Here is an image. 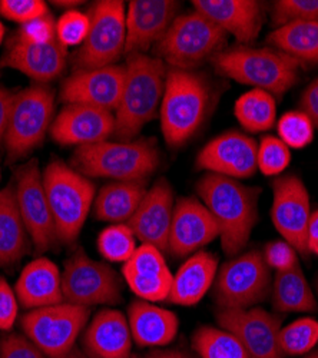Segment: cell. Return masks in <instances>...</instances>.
<instances>
[{
    "label": "cell",
    "mask_w": 318,
    "mask_h": 358,
    "mask_svg": "<svg viewBox=\"0 0 318 358\" xmlns=\"http://www.w3.org/2000/svg\"><path fill=\"white\" fill-rule=\"evenodd\" d=\"M196 192L218 225L224 252L240 255L258 221L259 189L233 178L205 173L196 184Z\"/></svg>",
    "instance_id": "6da1fadb"
},
{
    "label": "cell",
    "mask_w": 318,
    "mask_h": 358,
    "mask_svg": "<svg viewBox=\"0 0 318 358\" xmlns=\"http://www.w3.org/2000/svg\"><path fill=\"white\" fill-rule=\"evenodd\" d=\"M125 82L120 105L115 110L117 141H133L142 128L158 115L164 98L168 68L155 56H127Z\"/></svg>",
    "instance_id": "7a4b0ae2"
},
{
    "label": "cell",
    "mask_w": 318,
    "mask_h": 358,
    "mask_svg": "<svg viewBox=\"0 0 318 358\" xmlns=\"http://www.w3.org/2000/svg\"><path fill=\"white\" fill-rule=\"evenodd\" d=\"M211 62L215 71L238 83L282 95L298 82L301 62L275 48L237 46L219 50Z\"/></svg>",
    "instance_id": "3957f363"
},
{
    "label": "cell",
    "mask_w": 318,
    "mask_h": 358,
    "mask_svg": "<svg viewBox=\"0 0 318 358\" xmlns=\"http://www.w3.org/2000/svg\"><path fill=\"white\" fill-rule=\"evenodd\" d=\"M161 157L154 139L103 141L79 146L72 157L73 168L86 178L113 181H147L159 166Z\"/></svg>",
    "instance_id": "277c9868"
},
{
    "label": "cell",
    "mask_w": 318,
    "mask_h": 358,
    "mask_svg": "<svg viewBox=\"0 0 318 358\" xmlns=\"http://www.w3.org/2000/svg\"><path fill=\"white\" fill-rule=\"evenodd\" d=\"M210 98V86L201 75L168 69L159 119L164 139L169 146H181L196 134L205 119Z\"/></svg>",
    "instance_id": "5b68a950"
},
{
    "label": "cell",
    "mask_w": 318,
    "mask_h": 358,
    "mask_svg": "<svg viewBox=\"0 0 318 358\" xmlns=\"http://www.w3.org/2000/svg\"><path fill=\"white\" fill-rule=\"evenodd\" d=\"M42 178L57 238L64 244H72L80 235L95 202V185L62 161L48 164Z\"/></svg>",
    "instance_id": "8992f818"
},
{
    "label": "cell",
    "mask_w": 318,
    "mask_h": 358,
    "mask_svg": "<svg viewBox=\"0 0 318 358\" xmlns=\"http://www.w3.org/2000/svg\"><path fill=\"white\" fill-rule=\"evenodd\" d=\"M226 34L196 10L180 15L154 48L155 57L169 69L192 71L212 59L225 43Z\"/></svg>",
    "instance_id": "52a82bcc"
},
{
    "label": "cell",
    "mask_w": 318,
    "mask_h": 358,
    "mask_svg": "<svg viewBox=\"0 0 318 358\" xmlns=\"http://www.w3.org/2000/svg\"><path fill=\"white\" fill-rule=\"evenodd\" d=\"M271 288L270 266L263 252L254 250L233 257L218 268L212 292L218 308L247 310L264 303Z\"/></svg>",
    "instance_id": "ba28073f"
},
{
    "label": "cell",
    "mask_w": 318,
    "mask_h": 358,
    "mask_svg": "<svg viewBox=\"0 0 318 358\" xmlns=\"http://www.w3.org/2000/svg\"><path fill=\"white\" fill-rule=\"evenodd\" d=\"M55 119V92L35 83L15 94L5 135L10 159H19L36 149L50 131Z\"/></svg>",
    "instance_id": "9c48e42d"
},
{
    "label": "cell",
    "mask_w": 318,
    "mask_h": 358,
    "mask_svg": "<svg viewBox=\"0 0 318 358\" xmlns=\"http://www.w3.org/2000/svg\"><path fill=\"white\" fill-rule=\"evenodd\" d=\"M91 308L61 303L27 311L20 327L48 358H64L71 354L82 331L89 322Z\"/></svg>",
    "instance_id": "30bf717a"
},
{
    "label": "cell",
    "mask_w": 318,
    "mask_h": 358,
    "mask_svg": "<svg viewBox=\"0 0 318 358\" xmlns=\"http://www.w3.org/2000/svg\"><path fill=\"white\" fill-rule=\"evenodd\" d=\"M125 3L99 0L89 10L91 29L75 56L76 71H91L117 65L125 56Z\"/></svg>",
    "instance_id": "8fae6325"
},
{
    "label": "cell",
    "mask_w": 318,
    "mask_h": 358,
    "mask_svg": "<svg viewBox=\"0 0 318 358\" xmlns=\"http://www.w3.org/2000/svg\"><path fill=\"white\" fill-rule=\"evenodd\" d=\"M62 291L65 303L88 308L122 301V282L117 271L105 262L92 259L82 248L65 264Z\"/></svg>",
    "instance_id": "7c38bea8"
},
{
    "label": "cell",
    "mask_w": 318,
    "mask_h": 358,
    "mask_svg": "<svg viewBox=\"0 0 318 358\" xmlns=\"http://www.w3.org/2000/svg\"><path fill=\"white\" fill-rule=\"evenodd\" d=\"M16 201L31 243L38 252L49 251L57 241V232L46 198L43 178L36 159H31L16 173Z\"/></svg>",
    "instance_id": "4fadbf2b"
},
{
    "label": "cell",
    "mask_w": 318,
    "mask_h": 358,
    "mask_svg": "<svg viewBox=\"0 0 318 358\" xmlns=\"http://www.w3.org/2000/svg\"><path fill=\"white\" fill-rule=\"evenodd\" d=\"M311 217L310 194L301 178L288 173L281 175L273 182L271 221L285 243L300 255L308 257L307 229Z\"/></svg>",
    "instance_id": "5bb4252c"
},
{
    "label": "cell",
    "mask_w": 318,
    "mask_h": 358,
    "mask_svg": "<svg viewBox=\"0 0 318 358\" xmlns=\"http://www.w3.org/2000/svg\"><path fill=\"white\" fill-rule=\"evenodd\" d=\"M218 327L234 334L250 358H284L280 348L282 317L259 307L247 310L218 308Z\"/></svg>",
    "instance_id": "9a60e30c"
},
{
    "label": "cell",
    "mask_w": 318,
    "mask_h": 358,
    "mask_svg": "<svg viewBox=\"0 0 318 358\" xmlns=\"http://www.w3.org/2000/svg\"><path fill=\"white\" fill-rule=\"evenodd\" d=\"M256 152L258 143L251 136L238 131H228L201 149L195 166L208 173L240 181L255 175L258 169Z\"/></svg>",
    "instance_id": "2e32d148"
},
{
    "label": "cell",
    "mask_w": 318,
    "mask_h": 358,
    "mask_svg": "<svg viewBox=\"0 0 318 358\" xmlns=\"http://www.w3.org/2000/svg\"><path fill=\"white\" fill-rule=\"evenodd\" d=\"M181 2L175 0H132L125 13V56L147 53L162 41L180 16Z\"/></svg>",
    "instance_id": "e0dca14e"
},
{
    "label": "cell",
    "mask_w": 318,
    "mask_h": 358,
    "mask_svg": "<svg viewBox=\"0 0 318 358\" xmlns=\"http://www.w3.org/2000/svg\"><path fill=\"white\" fill-rule=\"evenodd\" d=\"M125 82V66L112 65L91 71H75L61 86L65 105H88L115 113Z\"/></svg>",
    "instance_id": "ac0fdd59"
},
{
    "label": "cell",
    "mask_w": 318,
    "mask_h": 358,
    "mask_svg": "<svg viewBox=\"0 0 318 358\" xmlns=\"http://www.w3.org/2000/svg\"><path fill=\"white\" fill-rule=\"evenodd\" d=\"M215 238H219V229L207 206L194 196L180 198L173 208L168 252L177 258L188 257Z\"/></svg>",
    "instance_id": "d6986e66"
},
{
    "label": "cell",
    "mask_w": 318,
    "mask_h": 358,
    "mask_svg": "<svg viewBox=\"0 0 318 358\" xmlns=\"http://www.w3.org/2000/svg\"><path fill=\"white\" fill-rule=\"evenodd\" d=\"M173 208L175 198L172 187L166 179H158L147 191L127 225L140 244H148L162 252H168Z\"/></svg>",
    "instance_id": "ffe728a7"
},
{
    "label": "cell",
    "mask_w": 318,
    "mask_h": 358,
    "mask_svg": "<svg viewBox=\"0 0 318 358\" xmlns=\"http://www.w3.org/2000/svg\"><path fill=\"white\" fill-rule=\"evenodd\" d=\"M49 132L56 143L64 146L94 145L113 135L115 116L103 109L71 103L55 116Z\"/></svg>",
    "instance_id": "44dd1931"
},
{
    "label": "cell",
    "mask_w": 318,
    "mask_h": 358,
    "mask_svg": "<svg viewBox=\"0 0 318 358\" xmlns=\"http://www.w3.org/2000/svg\"><path fill=\"white\" fill-rule=\"evenodd\" d=\"M122 275L139 300L168 301L173 275L164 252L158 248L148 244L138 245L133 255L124 264Z\"/></svg>",
    "instance_id": "7402d4cb"
},
{
    "label": "cell",
    "mask_w": 318,
    "mask_h": 358,
    "mask_svg": "<svg viewBox=\"0 0 318 358\" xmlns=\"http://www.w3.org/2000/svg\"><path fill=\"white\" fill-rule=\"evenodd\" d=\"M192 6L241 46L254 43L264 23L263 3L256 0H195Z\"/></svg>",
    "instance_id": "603a6c76"
},
{
    "label": "cell",
    "mask_w": 318,
    "mask_h": 358,
    "mask_svg": "<svg viewBox=\"0 0 318 358\" xmlns=\"http://www.w3.org/2000/svg\"><path fill=\"white\" fill-rule=\"evenodd\" d=\"M2 62L35 83L46 85L59 76L66 66V48L53 41L46 45H35L22 41L17 35L9 41Z\"/></svg>",
    "instance_id": "cb8c5ba5"
},
{
    "label": "cell",
    "mask_w": 318,
    "mask_h": 358,
    "mask_svg": "<svg viewBox=\"0 0 318 358\" xmlns=\"http://www.w3.org/2000/svg\"><path fill=\"white\" fill-rule=\"evenodd\" d=\"M132 344L127 315L113 308L98 311L82 336L88 358H132Z\"/></svg>",
    "instance_id": "d4e9b609"
},
{
    "label": "cell",
    "mask_w": 318,
    "mask_h": 358,
    "mask_svg": "<svg viewBox=\"0 0 318 358\" xmlns=\"http://www.w3.org/2000/svg\"><path fill=\"white\" fill-rule=\"evenodd\" d=\"M15 292L19 304L27 310L65 303L62 273L53 261L45 257L24 265L16 281Z\"/></svg>",
    "instance_id": "484cf974"
},
{
    "label": "cell",
    "mask_w": 318,
    "mask_h": 358,
    "mask_svg": "<svg viewBox=\"0 0 318 358\" xmlns=\"http://www.w3.org/2000/svg\"><path fill=\"white\" fill-rule=\"evenodd\" d=\"M133 343L140 348H164L175 340L180 330L178 317L154 303L136 300L128 307Z\"/></svg>",
    "instance_id": "4316f807"
},
{
    "label": "cell",
    "mask_w": 318,
    "mask_h": 358,
    "mask_svg": "<svg viewBox=\"0 0 318 358\" xmlns=\"http://www.w3.org/2000/svg\"><path fill=\"white\" fill-rule=\"evenodd\" d=\"M218 273V258L207 251L188 257L172 278L168 301L182 306H196L212 288Z\"/></svg>",
    "instance_id": "83f0119b"
},
{
    "label": "cell",
    "mask_w": 318,
    "mask_h": 358,
    "mask_svg": "<svg viewBox=\"0 0 318 358\" xmlns=\"http://www.w3.org/2000/svg\"><path fill=\"white\" fill-rule=\"evenodd\" d=\"M31 247V238L19 213L15 187L0 191V268L19 262Z\"/></svg>",
    "instance_id": "f1b7e54d"
},
{
    "label": "cell",
    "mask_w": 318,
    "mask_h": 358,
    "mask_svg": "<svg viewBox=\"0 0 318 358\" xmlns=\"http://www.w3.org/2000/svg\"><path fill=\"white\" fill-rule=\"evenodd\" d=\"M147 191V181H113L105 185L94 202L96 220L112 225L128 224Z\"/></svg>",
    "instance_id": "f546056e"
},
{
    "label": "cell",
    "mask_w": 318,
    "mask_h": 358,
    "mask_svg": "<svg viewBox=\"0 0 318 358\" xmlns=\"http://www.w3.org/2000/svg\"><path fill=\"white\" fill-rule=\"evenodd\" d=\"M271 296L273 306L278 314L312 313L317 310L314 292L300 265L284 273H275Z\"/></svg>",
    "instance_id": "4dcf8cb0"
},
{
    "label": "cell",
    "mask_w": 318,
    "mask_h": 358,
    "mask_svg": "<svg viewBox=\"0 0 318 358\" xmlns=\"http://www.w3.org/2000/svg\"><path fill=\"white\" fill-rule=\"evenodd\" d=\"M267 43L298 62L318 64V22H291L277 27Z\"/></svg>",
    "instance_id": "1f68e13d"
},
{
    "label": "cell",
    "mask_w": 318,
    "mask_h": 358,
    "mask_svg": "<svg viewBox=\"0 0 318 358\" xmlns=\"http://www.w3.org/2000/svg\"><path fill=\"white\" fill-rule=\"evenodd\" d=\"M234 113L240 125L248 132L270 131L277 121L275 98L261 89H251L237 99Z\"/></svg>",
    "instance_id": "d6a6232c"
},
{
    "label": "cell",
    "mask_w": 318,
    "mask_h": 358,
    "mask_svg": "<svg viewBox=\"0 0 318 358\" xmlns=\"http://www.w3.org/2000/svg\"><path fill=\"white\" fill-rule=\"evenodd\" d=\"M191 344L198 358H250L238 338L221 327L196 328Z\"/></svg>",
    "instance_id": "836d02e7"
},
{
    "label": "cell",
    "mask_w": 318,
    "mask_h": 358,
    "mask_svg": "<svg viewBox=\"0 0 318 358\" xmlns=\"http://www.w3.org/2000/svg\"><path fill=\"white\" fill-rule=\"evenodd\" d=\"M280 348L284 355H304L318 344V321L310 317L298 318L280 331Z\"/></svg>",
    "instance_id": "e575fe53"
},
{
    "label": "cell",
    "mask_w": 318,
    "mask_h": 358,
    "mask_svg": "<svg viewBox=\"0 0 318 358\" xmlns=\"http://www.w3.org/2000/svg\"><path fill=\"white\" fill-rule=\"evenodd\" d=\"M98 251L110 262H127L136 251V236L127 224H113L101 231Z\"/></svg>",
    "instance_id": "d590c367"
},
{
    "label": "cell",
    "mask_w": 318,
    "mask_h": 358,
    "mask_svg": "<svg viewBox=\"0 0 318 358\" xmlns=\"http://www.w3.org/2000/svg\"><path fill=\"white\" fill-rule=\"evenodd\" d=\"M314 125L310 117L301 110L284 113L277 124L278 138L288 146L301 149L310 145L314 139Z\"/></svg>",
    "instance_id": "8d00e7d4"
},
{
    "label": "cell",
    "mask_w": 318,
    "mask_h": 358,
    "mask_svg": "<svg viewBox=\"0 0 318 358\" xmlns=\"http://www.w3.org/2000/svg\"><path fill=\"white\" fill-rule=\"evenodd\" d=\"M291 162V151L280 138L264 136L258 143L256 164L266 176H278Z\"/></svg>",
    "instance_id": "74e56055"
},
{
    "label": "cell",
    "mask_w": 318,
    "mask_h": 358,
    "mask_svg": "<svg viewBox=\"0 0 318 358\" xmlns=\"http://www.w3.org/2000/svg\"><path fill=\"white\" fill-rule=\"evenodd\" d=\"M91 19L88 13L68 10L56 20V39L62 46H82L88 38Z\"/></svg>",
    "instance_id": "f35d334b"
},
{
    "label": "cell",
    "mask_w": 318,
    "mask_h": 358,
    "mask_svg": "<svg viewBox=\"0 0 318 358\" xmlns=\"http://www.w3.org/2000/svg\"><path fill=\"white\" fill-rule=\"evenodd\" d=\"M273 22L277 27L291 22H318V0H277Z\"/></svg>",
    "instance_id": "ab89813d"
},
{
    "label": "cell",
    "mask_w": 318,
    "mask_h": 358,
    "mask_svg": "<svg viewBox=\"0 0 318 358\" xmlns=\"http://www.w3.org/2000/svg\"><path fill=\"white\" fill-rule=\"evenodd\" d=\"M49 13L48 3L42 0H2L0 2V16L20 24H26Z\"/></svg>",
    "instance_id": "60d3db41"
},
{
    "label": "cell",
    "mask_w": 318,
    "mask_h": 358,
    "mask_svg": "<svg viewBox=\"0 0 318 358\" xmlns=\"http://www.w3.org/2000/svg\"><path fill=\"white\" fill-rule=\"evenodd\" d=\"M264 259L270 270L275 273H284L291 270V268L300 265L298 252L284 240L271 241L264 248Z\"/></svg>",
    "instance_id": "b9f144b4"
},
{
    "label": "cell",
    "mask_w": 318,
    "mask_h": 358,
    "mask_svg": "<svg viewBox=\"0 0 318 358\" xmlns=\"http://www.w3.org/2000/svg\"><path fill=\"white\" fill-rule=\"evenodd\" d=\"M17 36L29 43L46 45L56 41V20L49 13L26 24H22Z\"/></svg>",
    "instance_id": "7bdbcfd3"
},
{
    "label": "cell",
    "mask_w": 318,
    "mask_h": 358,
    "mask_svg": "<svg viewBox=\"0 0 318 358\" xmlns=\"http://www.w3.org/2000/svg\"><path fill=\"white\" fill-rule=\"evenodd\" d=\"M0 358H48L24 334H9L0 341Z\"/></svg>",
    "instance_id": "ee69618b"
},
{
    "label": "cell",
    "mask_w": 318,
    "mask_h": 358,
    "mask_svg": "<svg viewBox=\"0 0 318 358\" xmlns=\"http://www.w3.org/2000/svg\"><path fill=\"white\" fill-rule=\"evenodd\" d=\"M19 313V301L15 289L0 277V331H9Z\"/></svg>",
    "instance_id": "f6af8a7d"
},
{
    "label": "cell",
    "mask_w": 318,
    "mask_h": 358,
    "mask_svg": "<svg viewBox=\"0 0 318 358\" xmlns=\"http://www.w3.org/2000/svg\"><path fill=\"white\" fill-rule=\"evenodd\" d=\"M300 110L310 117L314 128L318 129V78L304 89L300 99Z\"/></svg>",
    "instance_id": "bcb514c9"
},
{
    "label": "cell",
    "mask_w": 318,
    "mask_h": 358,
    "mask_svg": "<svg viewBox=\"0 0 318 358\" xmlns=\"http://www.w3.org/2000/svg\"><path fill=\"white\" fill-rule=\"evenodd\" d=\"M13 98H15V94L12 91H9V89L3 86H0V145L5 142Z\"/></svg>",
    "instance_id": "7dc6e473"
},
{
    "label": "cell",
    "mask_w": 318,
    "mask_h": 358,
    "mask_svg": "<svg viewBox=\"0 0 318 358\" xmlns=\"http://www.w3.org/2000/svg\"><path fill=\"white\" fill-rule=\"evenodd\" d=\"M140 358H198L188 351L180 348H152Z\"/></svg>",
    "instance_id": "c3c4849f"
},
{
    "label": "cell",
    "mask_w": 318,
    "mask_h": 358,
    "mask_svg": "<svg viewBox=\"0 0 318 358\" xmlns=\"http://www.w3.org/2000/svg\"><path fill=\"white\" fill-rule=\"evenodd\" d=\"M307 245L310 254L318 255V210L311 213L308 229H307Z\"/></svg>",
    "instance_id": "681fc988"
},
{
    "label": "cell",
    "mask_w": 318,
    "mask_h": 358,
    "mask_svg": "<svg viewBox=\"0 0 318 358\" xmlns=\"http://www.w3.org/2000/svg\"><path fill=\"white\" fill-rule=\"evenodd\" d=\"M53 5L59 8H75L78 5H82V2H78V0H56Z\"/></svg>",
    "instance_id": "f907efd6"
},
{
    "label": "cell",
    "mask_w": 318,
    "mask_h": 358,
    "mask_svg": "<svg viewBox=\"0 0 318 358\" xmlns=\"http://www.w3.org/2000/svg\"><path fill=\"white\" fill-rule=\"evenodd\" d=\"M64 358H85V357H83V354H80L79 351L73 350L71 354H68V355H66V357H64Z\"/></svg>",
    "instance_id": "816d5d0a"
},
{
    "label": "cell",
    "mask_w": 318,
    "mask_h": 358,
    "mask_svg": "<svg viewBox=\"0 0 318 358\" xmlns=\"http://www.w3.org/2000/svg\"><path fill=\"white\" fill-rule=\"evenodd\" d=\"M3 38H5V26L2 22H0V45H2Z\"/></svg>",
    "instance_id": "f5cc1de1"
},
{
    "label": "cell",
    "mask_w": 318,
    "mask_h": 358,
    "mask_svg": "<svg viewBox=\"0 0 318 358\" xmlns=\"http://www.w3.org/2000/svg\"><path fill=\"white\" fill-rule=\"evenodd\" d=\"M303 358H318V351H314V352H311V354H308V355H305Z\"/></svg>",
    "instance_id": "db71d44e"
},
{
    "label": "cell",
    "mask_w": 318,
    "mask_h": 358,
    "mask_svg": "<svg viewBox=\"0 0 318 358\" xmlns=\"http://www.w3.org/2000/svg\"><path fill=\"white\" fill-rule=\"evenodd\" d=\"M317 294H318V280H317Z\"/></svg>",
    "instance_id": "11a10c76"
}]
</instances>
